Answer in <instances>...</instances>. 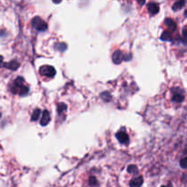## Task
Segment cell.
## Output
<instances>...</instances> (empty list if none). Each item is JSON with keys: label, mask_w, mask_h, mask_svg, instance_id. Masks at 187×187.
<instances>
[{"label": "cell", "mask_w": 187, "mask_h": 187, "mask_svg": "<svg viewBox=\"0 0 187 187\" xmlns=\"http://www.w3.org/2000/svg\"><path fill=\"white\" fill-rule=\"evenodd\" d=\"M161 187H172L171 185H169V186H161Z\"/></svg>", "instance_id": "cell-27"}, {"label": "cell", "mask_w": 187, "mask_h": 187, "mask_svg": "<svg viewBox=\"0 0 187 187\" xmlns=\"http://www.w3.org/2000/svg\"><path fill=\"white\" fill-rule=\"evenodd\" d=\"M116 138L122 144H128L129 142H130L128 134L124 131H120L119 132H117L116 133Z\"/></svg>", "instance_id": "cell-5"}, {"label": "cell", "mask_w": 187, "mask_h": 187, "mask_svg": "<svg viewBox=\"0 0 187 187\" xmlns=\"http://www.w3.org/2000/svg\"><path fill=\"white\" fill-rule=\"evenodd\" d=\"M147 7H148V11L150 12L151 15H156L160 10V7H159L158 4H156V3H150V4H148Z\"/></svg>", "instance_id": "cell-8"}, {"label": "cell", "mask_w": 187, "mask_h": 187, "mask_svg": "<svg viewBox=\"0 0 187 187\" xmlns=\"http://www.w3.org/2000/svg\"><path fill=\"white\" fill-rule=\"evenodd\" d=\"M49 121H50V115H49V112L47 110H44L42 119L40 121V124L42 126H47Z\"/></svg>", "instance_id": "cell-10"}, {"label": "cell", "mask_w": 187, "mask_h": 187, "mask_svg": "<svg viewBox=\"0 0 187 187\" xmlns=\"http://www.w3.org/2000/svg\"><path fill=\"white\" fill-rule=\"evenodd\" d=\"M101 98L103 99L105 102H109L111 101V95L110 94V92L108 91H104L101 94Z\"/></svg>", "instance_id": "cell-15"}, {"label": "cell", "mask_w": 187, "mask_h": 187, "mask_svg": "<svg viewBox=\"0 0 187 187\" xmlns=\"http://www.w3.org/2000/svg\"><path fill=\"white\" fill-rule=\"evenodd\" d=\"M54 47L57 49V50L62 52V51H65V50H66L67 47H68V46H67V44H65V43H63V42H59V43L55 44Z\"/></svg>", "instance_id": "cell-13"}, {"label": "cell", "mask_w": 187, "mask_h": 187, "mask_svg": "<svg viewBox=\"0 0 187 187\" xmlns=\"http://www.w3.org/2000/svg\"><path fill=\"white\" fill-rule=\"evenodd\" d=\"M184 17H187V10L184 11Z\"/></svg>", "instance_id": "cell-26"}, {"label": "cell", "mask_w": 187, "mask_h": 187, "mask_svg": "<svg viewBox=\"0 0 187 187\" xmlns=\"http://www.w3.org/2000/svg\"><path fill=\"white\" fill-rule=\"evenodd\" d=\"M145 1H146V0H137V2H138V4L140 6H143L145 4Z\"/></svg>", "instance_id": "cell-23"}, {"label": "cell", "mask_w": 187, "mask_h": 187, "mask_svg": "<svg viewBox=\"0 0 187 187\" xmlns=\"http://www.w3.org/2000/svg\"><path fill=\"white\" fill-rule=\"evenodd\" d=\"M7 35V32L4 30V29H1L0 28V37H4V36H6Z\"/></svg>", "instance_id": "cell-22"}, {"label": "cell", "mask_w": 187, "mask_h": 187, "mask_svg": "<svg viewBox=\"0 0 187 187\" xmlns=\"http://www.w3.org/2000/svg\"><path fill=\"white\" fill-rule=\"evenodd\" d=\"M185 5V0H178L172 6V10L173 11H178L180 10L183 6Z\"/></svg>", "instance_id": "cell-12"}, {"label": "cell", "mask_w": 187, "mask_h": 187, "mask_svg": "<svg viewBox=\"0 0 187 187\" xmlns=\"http://www.w3.org/2000/svg\"><path fill=\"white\" fill-rule=\"evenodd\" d=\"M67 110V105H66L65 103L60 102V103H58V104L57 110H58V112L59 114H61L62 112H63L64 110Z\"/></svg>", "instance_id": "cell-17"}, {"label": "cell", "mask_w": 187, "mask_h": 187, "mask_svg": "<svg viewBox=\"0 0 187 187\" xmlns=\"http://www.w3.org/2000/svg\"><path fill=\"white\" fill-rule=\"evenodd\" d=\"M89 183H90V185H91V186L98 185V181H97L96 177H94V176H91V177H90V179H89Z\"/></svg>", "instance_id": "cell-19"}, {"label": "cell", "mask_w": 187, "mask_h": 187, "mask_svg": "<svg viewBox=\"0 0 187 187\" xmlns=\"http://www.w3.org/2000/svg\"><path fill=\"white\" fill-rule=\"evenodd\" d=\"M10 91L14 94H19L20 96H25L28 93L29 89L27 86L24 85V79L22 77H18L15 80L14 84L10 87Z\"/></svg>", "instance_id": "cell-1"}, {"label": "cell", "mask_w": 187, "mask_h": 187, "mask_svg": "<svg viewBox=\"0 0 187 187\" xmlns=\"http://www.w3.org/2000/svg\"><path fill=\"white\" fill-rule=\"evenodd\" d=\"M142 183H143V178L142 176H138V177H135V178L131 179V181L130 182V186L131 187H141Z\"/></svg>", "instance_id": "cell-7"}, {"label": "cell", "mask_w": 187, "mask_h": 187, "mask_svg": "<svg viewBox=\"0 0 187 187\" xmlns=\"http://www.w3.org/2000/svg\"><path fill=\"white\" fill-rule=\"evenodd\" d=\"M183 37H187V28H184L183 29Z\"/></svg>", "instance_id": "cell-24"}, {"label": "cell", "mask_w": 187, "mask_h": 187, "mask_svg": "<svg viewBox=\"0 0 187 187\" xmlns=\"http://www.w3.org/2000/svg\"><path fill=\"white\" fill-rule=\"evenodd\" d=\"M4 58H3V56H0V68H2V67H4Z\"/></svg>", "instance_id": "cell-21"}, {"label": "cell", "mask_w": 187, "mask_h": 187, "mask_svg": "<svg viewBox=\"0 0 187 187\" xmlns=\"http://www.w3.org/2000/svg\"><path fill=\"white\" fill-rule=\"evenodd\" d=\"M41 114V110L39 109H36L34 111H33V113H32V116H31V121H37V119L39 118Z\"/></svg>", "instance_id": "cell-16"}, {"label": "cell", "mask_w": 187, "mask_h": 187, "mask_svg": "<svg viewBox=\"0 0 187 187\" xmlns=\"http://www.w3.org/2000/svg\"><path fill=\"white\" fill-rule=\"evenodd\" d=\"M112 60L115 64H121L123 60V54L121 50H116L112 56Z\"/></svg>", "instance_id": "cell-6"}, {"label": "cell", "mask_w": 187, "mask_h": 187, "mask_svg": "<svg viewBox=\"0 0 187 187\" xmlns=\"http://www.w3.org/2000/svg\"><path fill=\"white\" fill-rule=\"evenodd\" d=\"M161 40H165V41L172 40V35H171V32L168 31V30L164 31L163 34L161 35Z\"/></svg>", "instance_id": "cell-14"}, {"label": "cell", "mask_w": 187, "mask_h": 187, "mask_svg": "<svg viewBox=\"0 0 187 187\" xmlns=\"http://www.w3.org/2000/svg\"><path fill=\"white\" fill-rule=\"evenodd\" d=\"M52 1H53L55 4H59V3L62 1V0H52Z\"/></svg>", "instance_id": "cell-25"}, {"label": "cell", "mask_w": 187, "mask_h": 187, "mask_svg": "<svg viewBox=\"0 0 187 187\" xmlns=\"http://www.w3.org/2000/svg\"><path fill=\"white\" fill-rule=\"evenodd\" d=\"M164 24L166 25V26L172 30V31H174L176 29V23L174 22L172 19H171V18H166L165 20H164Z\"/></svg>", "instance_id": "cell-11"}, {"label": "cell", "mask_w": 187, "mask_h": 187, "mask_svg": "<svg viewBox=\"0 0 187 187\" xmlns=\"http://www.w3.org/2000/svg\"><path fill=\"white\" fill-rule=\"evenodd\" d=\"M32 26L39 31H45L47 29V24L40 17H35L32 19Z\"/></svg>", "instance_id": "cell-2"}, {"label": "cell", "mask_w": 187, "mask_h": 187, "mask_svg": "<svg viewBox=\"0 0 187 187\" xmlns=\"http://www.w3.org/2000/svg\"><path fill=\"white\" fill-rule=\"evenodd\" d=\"M39 73L42 76H46L48 78H53L56 75V69L54 67L49 65H44L39 69Z\"/></svg>", "instance_id": "cell-3"}, {"label": "cell", "mask_w": 187, "mask_h": 187, "mask_svg": "<svg viewBox=\"0 0 187 187\" xmlns=\"http://www.w3.org/2000/svg\"><path fill=\"white\" fill-rule=\"evenodd\" d=\"M127 171H128V172H130V173H133V174L138 173V168H137V166H136V165H134V164L129 165V166H128V168H127Z\"/></svg>", "instance_id": "cell-18"}, {"label": "cell", "mask_w": 187, "mask_h": 187, "mask_svg": "<svg viewBox=\"0 0 187 187\" xmlns=\"http://www.w3.org/2000/svg\"><path fill=\"white\" fill-rule=\"evenodd\" d=\"M4 67L10 69V70H16L19 68V63L17 60H11L10 62L4 64Z\"/></svg>", "instance_id": "cell-9"}, {"label": "cell", "mask_w": 187, "mask_h": 187, "mask_svg": "<svg viewBox=\"0 0 187 187\" xmlns=\"http://www.w3.org/2000/svg\"><path fill=\"white\" fill-rule=\"evenodd\" d=\"M172 101L174 102H182L184 99V94L183 91L179 89V88H174L172 89Z\"/></svg>", "instance_id": "cell-4"}, {"label": "cell", "mask_w": 187, "mask_h": 187, "mask_svg": "<svg viewBox=\"0 0 187 187\" xmlns=\"http://www.w3.org/2000/svg\"><path fill=\"white\" fill-rule=\"evenodd\" d=\"M180 166L183 169L187 168V157H185L180 161Z\"/></svg>", "instance_id": "cell-20"}]
</instances>
